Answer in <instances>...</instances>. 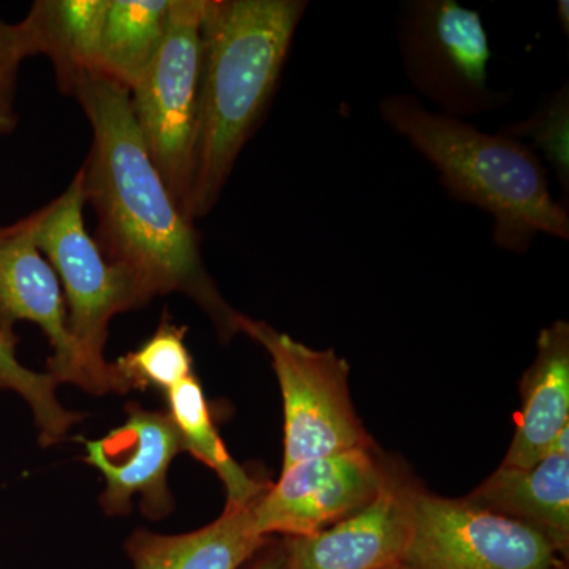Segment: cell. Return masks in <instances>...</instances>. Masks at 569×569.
I'll use <instances>...</instances> for the list:
<instances>
[{
	"label": "cell",
	"instance_id": "obj_1",
	"mask_svg": "<svg viewBox=\"0 0 569 569\" xmlns=\"http://www.w3.org/2000/svg\"><path fill=\"white\" fill-rule=\"evenodd\" d=\"M70 96L91 122V152L81 168L86 203L97 213L93 241L111 263L151 295L183 293L208 313L223 339L241 313L206 271L200 239L153 164L134 122L130 92L102 74H81Z\"/></svg>",
	"mask_w": 569,
	"mask_h": 569
},
{
	"label": "cell",
	"instance_id": "obj_2",
	"mask_svg": "<svg viewBox=\"0 0 569 569\" xmlns=\"http://www.w3.org/2000/svg\"><path fill=\"white\" fill-rule=\"evenodd\" d=\"M306 0H206L192 222L208 216L274 99Z\"/></svg>",
	"mask_w": 569,
	"mask_h": 569
},
{
	"label": "cell",
	"instance_id": "obj_3",
	"mask_svg": "<svg viewBox=\"0 0 569 569\" xmlns=\"http://www.w3.org/2000/svg\"><path fill=\"white\" fill-rule=\"evenodd\" d=\"M380 116L436 168L452 200L490 213L498 249L529 252L539 234L568 241V209L550 193L548 170L526 142L430 111L408 93L385 97Z\"/></svg>",
	"mask_w": 569,
	"mask_h": 569
},
{
	"label": "cell",
	"instance_id": "obj_4",
	"mask_svg": "<svg viewBox=\"0 0 569 569\" xmlns=\"http://www.w3.org/2000/svg\"><path fill=\"white\" fill-rule=\"evenodd\" d=\"M81 170L61 197L33 212L36 244L66 290L69 331L93 395L123 392L104 359L111 318L140 309L151 295L132 272L111 263L86 231Z\"/></svg>",
	"mask_w": 569,
	"mask_h": 569
},
{
	"label": "cell",
	"instance_id": "obj_5",
	"mask_svg": "<svg viewBox=\"0 0 569 569\" xmlns=\"http://www.w3.org/2000/svg\"><path fill=\"white\" fill-rule=\"evenodd\" d=\"M397 44L415 91L449 118L501 110L512 91L490 88L488 31L478 10L456 0H407L397 14Z\"/></svg>",
	"mask_w": 569,
	"mask_h": 569
},
{
	"label": "cell",
	"instance_id": "obj_6",
	"mask_svg": "<svg viewBox=\"0 0 569 569\" xmlns=\"http://www.w3.org/2000/svg\"><path fill=\"white\" fill-rule=\"evenodd\" d=\"M204 2L171 0L162 44L130 91L146 149L189 220Z\"/></svg>",
	"mask_w": 569,
	"mask_h": 569
},
{
	"label": "cell",
	"instance_id": "obj_7",
	"mask_svg": "<svg viewBox=\"0 0 569 569\" xmlns=\"http://www.w3.org/2000/svg\"><path fill=\"white\" fill-rule=\"evenodd\" d=\"M238 331L264 347L283 399L282 470L337 452L373 447L350 396V366L335 350H316L264 321L239 316Z\"/></svg>",
	"mask_w": 569,
	"mask_h": 569
},
{
	"label": "cell",
	"instance_id": "obj_8",
	"mask_svg": "<svg viewBox=\"0 0 569 569\" xmlns=\"http://www.w3.org/2000/svg\"><path fill=\"white\" fill-rule=\"evenodd\" d=\"M557 560L539 531L470 503L415 489L400 563L411 569H542Z\"/></svg>",
	"mask_w": 569,
	"mask_h": 569
},
{
	"label": "cell",
	"instance_id": "obj_9",
	"mask_svg": "<svg viewBox=\"0 0 569 569\" xmlns=\"http://www.w3.org/2000/svg\"><path fill=\"white\" fill-rule=\"evenodd\" d=\"M388 478L373 447L305 460L253 501L254 526L264 538L317 533L369 505Z\"/></svg>",
	"mask_w": 569,
	"mask_h": 569
},
{
	"label": "cell",
	"instance_id": "obj_10",
	"mask_svg": "<svg viewBox=\"0 0 569 569\" xmlns=\"http://www.w3.org/2000/svg\"><path fill=\"white\" fill-rule=\"evenodd\" d=\"M39 326L52 348L50 376L91 391L80 350L69 331L61 282L36 244L33 216L0 227V335L18 337L14 325Z\"/></svg>",
	"mask_w": 569,
	"mask_h": 569
},
{
	"label": "cell",
	"instance_id": "obj_11",
	"mask_svg": "<svg viewBox=\"0 0 569 569\" xmlns=\"http://www.w3.org/2000/svg\"><path fill=\"white\" fill-rule=\"evenodd\" d=\"M127 421L99 440H82L86 462L103 475L100 503L107 515L123 516L132 498L141 497L149 519H162L173 509L168 470L179 451L181 438L170 415L127 407Z\"/></svg>",
	"mask_w": 569,
	"mask_h": 569
},
{
	"label": "cell",
	"instance_id": "obj_12",
	"mask_svg": "<svg viewBox=\"0 0 569 569\" xmlns=\"http://www.w3.org/2000/svg\"><path fill=\"white\" fill-rule=\"evenodd\" d=\"M415 488L389 475L365 508L306 537L284 538L283 569H388L399 565L410 533Z\"/></svg>",
	"mask_w": 569,
	"mask_h": 569
},
{
	"label": "cell",
	"instance_id": "obj_13",
	"mask_svg": "<svg viewBox=\"0 0 569 569\" xmlns=\"http://www.w3.org/2000/svg\"><path fill=\"white\" fill-rule=\"evenodd\" d=\"M537 358L523 373L522 407L501 467L529 468L548 456L552 438L569 426V325L539 332Z\"/></svg>",
	"mask_w": 569,
	"mask_h": 569
},
{
	"label": "cell",
	"instance_id": "obj_14",
	"mask_svg": "<svg viewBox=\"0 0 569 569\" xmlns=\"http://www.w3.org/2000/svg\"><path fill=\"white\" fill-rule=\"evenodd\" d=\"M467 500L539 531L567 559L569 455H549L529 468L500 466Z\"/></svg>",
	"mask_w": 569,
	"mask_h": 569
},
{
	"label": "cell",
	"instance_id": "obj_15",
	"mask_svg": "<svg viewBox=\"0 0 569 569\" xmlns=\"http://www.w3.org/2000/svg\"><path fill=\"white\" fill-rule=\"evenodd\" d=\"M269 539L258 533L250 503L224 508L219 519L192 533L137 530L126 550L134 569H238Z\"/></svg>",
	"mask_w": 569,
	"mask_h": 569
},
{
	"label": "cell",
	"instance_id": "obj_16",
	"mask_svg": "<svg viewBox=\"0 0 569 569\" xmlns=\"http://www.w3.org/2000/svg\"><path fill=\"white\" fill-rule=\"evenodd\" d=\"M108 0H39L21 21L33 56L54 66L63 92H71L81 74L96 73Z\"/></svg>",
	"mask_w": 569,
	"mask_h": 569
},
{
	"label": "cell",
	"instance_id": "obj_17",
	"mask_svg": "<svg viewBox=\"0 0 569 569\" xmlns=\"http://www.w3.org/2000/svg\"><path fill=\"white\" fill-rule=\"evenodd\" d=\"M171 0H108L96 73L132 91L164 39Z\"/></svg>",
	"mask_w": 569,
	"mask_h": 569
},
{
	"label": "cell",
	"instance_id": "obj_18",
	"mask_svg": "<svg viewBox=\"0 0 569 569\" xmlns=\"http://www.w3.org/2000/svg\"><path fill=\"white\" fill-rule=\"evenodd\" d=\"M168 411L181 438L182 451L216 471L227 489V507H247L253 503L268 486L250 477L239 466L213 425L208 400L198 378L192 376L168 391Z\"/></svg>",
	"mask_w": 569,
	"mask_h": 569
},
{
	"label": "cell",
	"instance_id": "obj_19",
	"mask_svg": "<svg viewBox=\"0 0 569 569\" xmlns=\"http://www.w3.org/2000/svg\"><path fill=\"white\" fill-rule=\"evenodd\" d=\"M186 335V326L174 325L170 317L164 316L151 339L146 340L138 350L112 362L122 391L157 388L167 395L183 380L194 376Z\"/></svg>",
	"mask_w": 569,
	"mask_h": 569
},
{
	"label": "cell",
	"instance_id": "obj_20",
	"mask_svg": "<svg viewBox=\"0 0 569 569\" xmlns=\"http://www.w3.org/2000/svg\"><path fill=\"white\" fill-rule=\"evenodd\" d=\"M18 337L0 335V389L18 392L32 408L41 447H51L69 436L81 421L77 411L66 410L56 396L58 381L50 373L33 372L17 358Z\"/></svg>",
	"mask_w": 569,
	"mask_h": 569
},
{
	"label": "cell",
	"instance_id": "obj_21",
	"mask_svg": "<svg viewBox=\"0 0 569 569\" xmlns=\"http://www.w3.org/2000/svg\"><path fill=\"white\" fill-rule=\"evenodd\" d=\"M498 132L519 141L529 140L527 146L542 159L548 160L553 174L568 200L569 194V92L568 84L550 93L537 110L523 121L509 123Z\"/></svg>",
	"mask_w": 569,
	"mask_h": 569
},
{
	"label": "cell",
	"instance_id": "obj_22",
	"mask_svg": "<svg viewBox=\"0 0 569 569\" xmlns=\"http://www.w3.org/2000/svg\"><path fill=\"white\" fill-rule=\"evenodd\" d=\"M33 52L21 22L9 24L0 20V134L13 132L18 123L17 81L24 59Z\"/></svg>",
	"mask_w": 569,
	"mask_h": 569
},
{
	"label": "cell",
	"instance_id": "obj_23",
	"mask_svg": "<svg viewBox=\"0 0 569 569\" xmlns=\"http://www.w3.org/2000/svg\"><path fill=\"white\" fill-rule=\"evenodd\" d=\"M268 541L260 550V557L254 561L250 569H283V548L282 545H269Z\"/></svg>",
	"mask_w": 569,
	"mask_h": 569
},
{
	"label": "cell",
	"instance_id": "obj_24",
	"mask_svg": "<svg viewBox=\"0 0 569 569\" xmlns=\"http://www.w3.org/2000/svg\"><path fill=\"white\" fill-rule=\"evenodd\" d=\"M549 455H569V426L563 427V429L552 438L548 448V456Z\"/></svg>",
	"mask_w": 569,
	"mask_h": 569
},
{
	"label": "cell",
	"instance_id": "obj_25",
	"mask_svg": "<svg viewBox=\"0 0 569 569\" xmlns=\"http://www.w3.org/2000/svg\"><path fill=\"white\" fill-rule=\"evenodd\" d=\"M557 20H559L561 32L565 37L569 36V2L568 0H559L557 3Z\"/></svg>",
	"mask_w": 569,
	"mask_h": 569
},
{
	"label": "cell",
	"instance_id": "obj_26",
	"mask_svg": "<svg viewBox=\"0 0 569 569\" xmlns=\"http://www.w3.org/2000/svg\"><path fill=\"white\" fill-rule=\"evenodd\" d=\"M542 569H568V565L557 559L556 561H552V563H550L549 567Z\"/></svg>",
	"mask_w": 569,
	"mask_h": 569
},
{
	"label": "cell",
	"instance_id": "obj_27",
	"mask_svg": "<svg viewBox=\"0 0 569 569\" xmlns=\"http://www.w3.org/2000/svg\"><path fill=\"white\" fill-rule=\"evenodd\" d=\"M388 569H411V568L406 567V565L399 563V565H395V567H391Z\"/></svg>",
	"mask_w": 569,
	"mask_h": 569
}]
</instances>
